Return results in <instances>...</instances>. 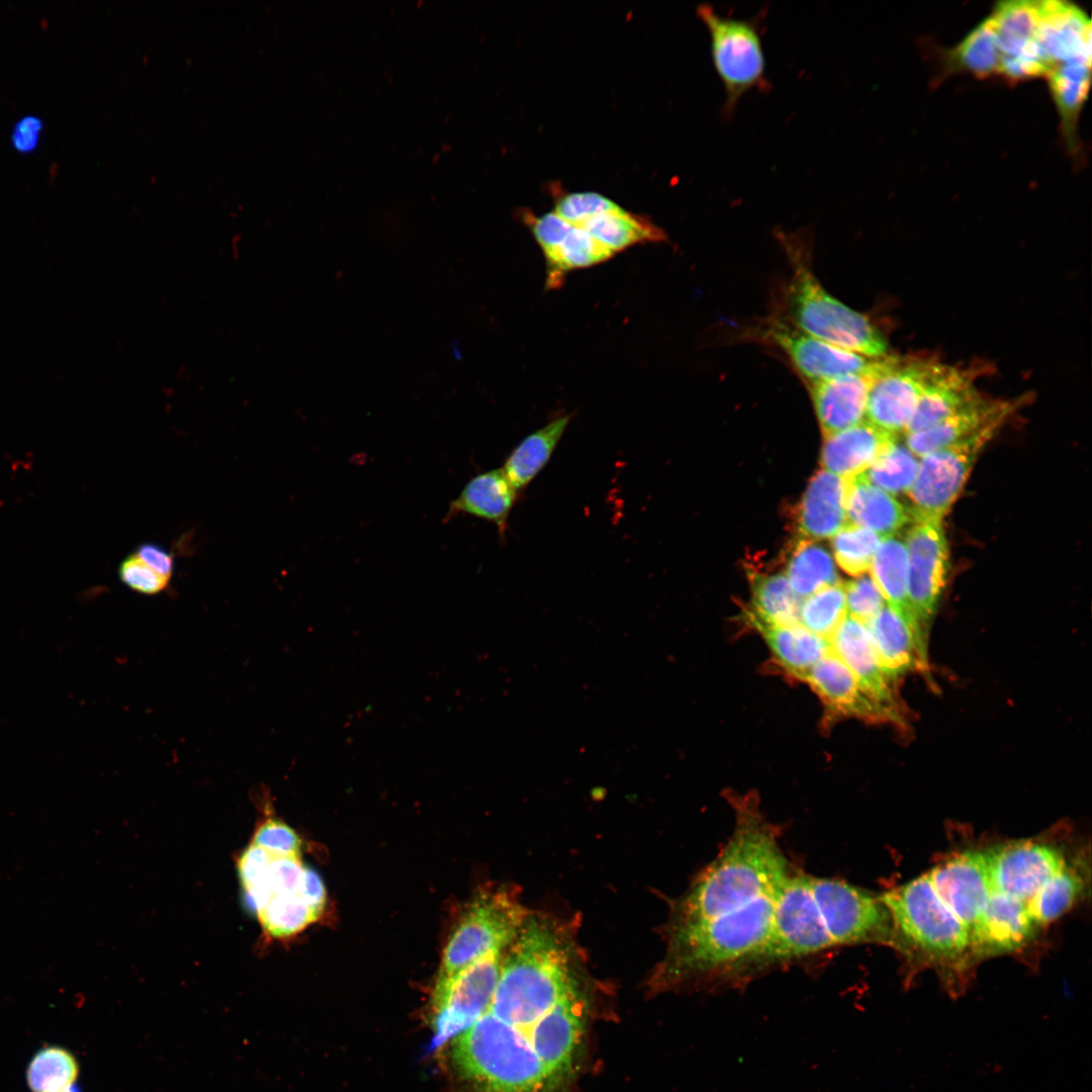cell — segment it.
<instances>
[{
  "instance_id": "1",
  "label": "cell",
  "mask_w": 1092,
  "mask_h": 1092,
  "mask_svg": "<svg viewBox=\"0 0 1092 1092\" xmlns=\"http://www.w3.org/2000/svg\"><path fill=\"white\" fill-rule=\"evenodd\" d=\"M726 798L734 812L733 832L675 905L668 926L738 915L776 897L790 875L777 827L760 810L757 794L729 791Z\"/></svg>"
},
{
  "instance_id": "2",
  "label": "cell",
  "mask_w": 1092,
  "mask_h": 1092,
  "mask_svg": "<svg viewBox=\"0 0 1092 1092\" xmlns=\"http://www.w3.org/2000/svg\"><path fill=\"white\" fill-rule=\"evenodd\" d=\"M881 900L891 917L893 946L941 971L948 993L962 994L959 974L967 971L972 956L970 932L939 899L927 875L886 892Z\"/></svg>"
},
{
  "instance_id": "3",
  "label": "cell",
  "mask_w": 1092,
  "mask_h": 1092,
  "mask_svg": "<svg viewBox=\"0 0 1092 1092\" xmlns=\"http://www.w3.org/2000/svg\"><path fill=\"white\" fill-rule=\"evenodd\" d=\"M450 1040L452 1067L475 1092H556L560 1080L519 1048L509 1025L489 1011Z\"/></svg>"
},
{
  "instance_id": "4",
  "label": "cell",
  "mask_w": 1092,
  "mask_h": 1092,
  "mask_svg": "<svg viewBox=\"0 0 1092 1092\" xmlns=\"http://www.w3.org/2000/svg\"><path fill=\"white\" fill-rule=\"evenodd\" d=\"M792 274L785 293V321L828 344L870 358L887 356L883 333L864 314L831 295L815 277L801 243L782 234Z\"/></svg>"
},
{
  "instance_id": "5",
  "label": "cell",
  "mask_w": 1092,
  "mask_h": 1092,
  "mask_svg": "<svg viewBox=\"0 0 1092 1092\" xmlns=\"http://www.w3.org/2000/svg\"><path fill=\"white\" fill-rule=\"evenodd\" d=\"M696 11L710 36L713 66L725 92L721 112L728 120L747 92L755 89L768 91L770 88L760 16L739 18L722 15L709 3H701Z\"/></svg>"
},
{
  "instance_id": "6",
  "label": "cell",
  "mask_w": 1092,
  "mask_h": 1092,
  "mask_svg": "<svg viewBox=\"0 0 1092 1092\" xmlns=\"http://www.w3.org/2000/svg\"><path fill=\"white\" fill-rule=\"evenodd\" d=\"M530 912L510 887L479 891L449 936L437 980L455 975L489 951L505 950Z\"/></svg>"
},
{
  "instance_id": "7",
  "label": "cell",
  "mask_w": 1092,
  "mask_h": 1092,
  "mask_svg": "<svg viewBox=\"0 0 1092 1092\" xmlns=\"http://www.w3.org/2000/svg\"><path fill=\"white\" fill-rule=\"evenodd\" d=\"M824 916L813 895L810 875H789L774 909L769 936L746 964L739 982L776 962L801 958L833 947Z\"/></svg>"
},
{
  "instance_id": "8",
  "label": "cell",
  "mask_w": 1092,
  "mask_h": 1092,
  "mask_svg": "<svg viewBox=\"0 0 1092 1092\" xmlns=\"http://www.w3.org/2000/svg\"><path fill=\"white\" fill-rule=\"evenodd\" d=\"M1005 421H995L920 458L916 478L907 493L914 521L943 519L960 495L978 456Z\"/></svg>"
},
{
  "instance_id": "9",
  "label": "cell",
  "mask_w": 1092,
  "mask_h": 1092,
  "mask_svg": "<svg viewBox=\"0 0 1092 1092\" xmlns=\"http://www.w3.org/2000/svg\"><path fill=\"white\" fill-rule=\"evenodd\" d=\"M504 950H492L455 975L437 980L432 996L434 1040L439 1046L473 1024L487 1009Z\"/></svg>"
},
{
  "instance_id": "10",
  "label": "cell",
  "mask_w": 1092,
  "mask_h": 1092,
  "mask_svg": "<svg viewBox=\"0 0 1092 1092\" xmlns=\"http://www.w3.org/2000/svg\"><path fill=\"white\" fill-rule=\"evenodd\" d=\"M937 362L884 356L874 375L864 420L898 435L904 433Z\"/></svg>"
},
{
  "instance_id": "11",
  "label": "cell",
  "mask_w": 1092,
  "mask_h": 1092,
  "mask_svg": "<svg viewBox=\"0 0 1092 1092\" xmlns=\"http://www.w3.org/2000/svg\"><path fill=\"white\" fill-rule=\"evenodd\" d=\"M905 545L908 555V597L923 635L935 614L946 583L948 548L942 520L914 521Z\"/></svg>"
},
{
  "instance_id": "12",
  "label": "cell",
  "mask_w": 1092,
  "mask_h": 1092,
  "mask_svg": "<svg viewBox=\"0 0 1092 1092\" xmlns=\"http://www.w3.org/2000/svg\"><path fill=\"white\" fill-rule=\"evenodd\" d=\"M757 334L782 351L807 383L864 372L878 359L823 342L778 316L764 323Z\"/></svg>"
},
{
  "instance_id": "13",
  "label": "cell",
  "mask_w": 1092,
  "mask_h": 1092,
  "mask_svg": "<svg viewBox=\"0 0 1092 1092\" xmlns=\"http://www.w3.org/2000/svg\"><path fill=\"white\" fill-rule=\"evenodd\" d=\"M985 853L993 892L1025 904L1067 864L1058 848L1040 841L1008 842Z\"/></svg>"
},
{
  "instance_id": "14",
  "label": "cell",
  "mask_w": 1092,
  "mask_h": 1092,
  "mask_svg": "<svg viewBox=\"0 0 1092 1092\" xmlns=\"http://www.w3.org/2000/svg\"><path fill=\"white\" fill-rule=\"evenodd\" d=\"M990 16L1001 58L999 75L1009 81L1046 77L1050 70L1037 42L1040 1L999 2Z\"/></svg>"
},
{
  "instance_id": "15",
  "label": "cell",
  "mask_w": 1092,
  "mask_h": 1092,
  "mask_svg": "<svg viewBox=\"0 0 1092 1092\" xmlns=\"http://www.w3.org/2000/svg\"><path fill=\"white\" fill-rule=\"evenodd\" d=\"M928 880L969 932L993 893L985 851H964L934 866Z\"/></svg>"
},
{
  "instance_id": "16",
  "label": "cell",
  "mask_w": 1092,
  "mask_h": 1092,
  "mask_svg": "<svg viewBox=\"0 0 1092 1092\" xmlns=\"http://www.w3.org/2000/svg\"><path fill=\"white\" fill-rule=\"evenodd\" d=\"M825 706L826 716L901 724L903 718L868 697L849 668L831 650L801 678Z\"/></svg>"
},
{
  "instance_id": "17",
  "label": "cell",
  "mask_w": 1092,
  "mask_h": 1092,
  "mask_svg": "<svg viewBox=\"0 0 1092 1092\" xmlns=\"http://www.w3.org/2000/svg\"><path fill=\"white\" fill-rule=\"evenodd\" d=\"M829 644L831 650L853 673L862 692L902 717L894 685L880 662L866 624L846 615Z\"/></svg>"
},
{
  "instance_id": "18",
  "label": "cell",
  "mask_w": 1092,
  "mask_h": 1092,
  "mask_svg": "<svg viewBox=\"0 0 1092 1092\" xmlns=\"http://www.w3.org/2000/svg\"><path fill=\"white\" fill-rule=\"evenodd\" d=\"M1036 927L1025 903L993 892L970 932L972 954L1018 949L1033 937Z\"/></svg>"
},
{
  "instance_id": "19",
  "label": "cell",
  "mask_w": 1092,
  "mask_h": 1092,
  "mask_svg": "<svg viewBox=\"0 0 1092 1092\" xmlns=\"http://www.w3.org/2000/svg\"><path fill=\"white\" fill-rule=\"evenodd\" d=\"M881 358L864 372L807 383L823 438L864 420L870 387Z\"/></svg>"
},
{
  "instance_id": "20",
  "label": "cell",
  "mask_w": 1092,
  "mask_h": 1092,
  "mask_svg": "<svg viewBox=\"0 0 1092 1092\" xmlns=\"http://www.w3.org/2000/svg\"><path fill=\"white\" fill-rule=\"evenodd\" d=\"M847 484V479L823 469L811 477L796 508L797 538L813 541L832 538L848 524Z\"/></svg>"
},
{
  "instance_id": "21",
  "label": "cell",
  "mask_w": 1092,
  "mask_h": 1092,
  "mask_svg": "<svg viewBox=\"0 0 1092 1092\" xmlns=\"http://www.w3.org/2000/svg\"><path fill=\"white\" fill-rule=\"evenodd\" d=\"M896 441L897 435L863 420L853 427L824 437L820 464L823 470L850 479L869 469Z\"/></svg>"
},
{
  "instance_id": "22",
  "label": "cell",
  "mask_w": 1092,
  "mask_h": 1092,
  "mask_svg": "<svg viewBox=\"0 0 1092 1092\" xmlns=\"http://www.w3.org/2000/svg\"><path fill=\"white\" fill-rule=\"evenodd\" d=\"M979 396L972 371L937 362L904 434L932 428Z\"/></svg>"
},
{
  "instance_id": "23",
  "label": "cell",
  "mask_w": 1092,
  "mask_h": 1092,
  "mask_svg": "<svg viewBox=\"0 0 1092 1092\" xmlns=\"http://www.w3.org/2000/svg\"><path fill=\"white\" fill-rule=\"evenodd\" d=\"M880 662L893 685L928 665L927 648L887 604L866 623Z\"/></svg>"
},
{
  "instance_id": "24",
  "label": "cell",
  "mask_w": 1092,
  "mask_h": 1092,
  "mask_svg": "<svg viewBox=\"0 0 1092 1092\" xmlns=\"http://www.w3.org/2000/svg\"><path fill=\"white\" fill-rule=\"evenodd\" d=\"M1020 400H993L979 396L973 402L927 430L905 435V444L918 458L959 442L985 426L1007 420Z\"/></svg>"
},
{
  "instance_id": "25",
  "label": "cell",
  "mask_w": 1092,
  "mask_h": 1092,
  "mask_svg": "<svg viewBox=\"0 0 1092 1092\" xmlns=\"http://www.w3.org/2000/svg\"><path fill=\"white\" fill-rule=\"evenodd\" d=\"M519 493L502 468L483 471L473 476L450 504L447 518L467 514L494 524L505 537L513 508Z\"/></svg>"
},
{
  "instance_id": "26",
  "label": "cell",
  "mask_w": 1092,
  "mask_h": 1092,
  "mask_svg": "<svg viewBox=\"0 0 1092 1092\" xmlns=\"http://www.w3.org/2000/svg\"><path fill=\"white\" fill-rule=\"evenodd\" d=\"M871 577L886 604L913 630L927 648V641L912 611L908 597V555L905 542L896 536L881 540L874 555Z\"/></svg>"
},
{
  "instance_id": "27",
  "label": "cell",
  "mask_w": 1092,
  "mask_h": 1092,
  "mask_svg": "<svg viewBox=\"0 0 1092 1092\" xmlns=\"http://www.w3.org/2000/svg\"><path fill=\"white\" fill-rule=\"evenodd\" d=\"M847 480L848 523L869 529L883 539L895 536L910 522L909 510L895 496L870 483L862 474Z\"/></svg>"
},
{
  "instance_id": "28",
  "label": "cell",
  "mask_w": 1092,
  "mask_h": 1092,
  "mask_svg": "<svg viewBox=\"0 0 1092 1092\" xmlns=\"http://www.w3.org/2000/svg\"><path fill=\"white\" fill-rule=\"evenodd\" d=\"M744 616V615H743ZM751 628L766 642L777 663L796 679L803 675L830 650L827 640L802 625L784 627L744 616Z\"/></svg>"
},
{
  "instance_id": "29",
  "label": "cell",
  "mask_w": 1092,
  "mask_h": 1092,
  "mask_svg": "<svg viewBox=\"0 0 1092 1092\" xmlns=\"http://www.w3.org/2000/svg\"><path fill=\"white\" fill-rule=\"evenodd\" d=\"M572 414H563L527 435L508 455L502 467L518 491H523L544 469L565 433Z\"/></svg>"
},
{
  "instance_id": "30",
  "label": "cell",
  "mask_w": 1092,
  "mask_h": 1092,
  "mask_svg": "<svg viewBox=\"0 0 1092 1092\" xmlns=\"http://www.w3.org/2000/svg\"><path fill=\"white\" fill-rule=\"evenodd\" d=\"M751 602L743 615L784 627L800 624L803 599L791 587L786 574L749 572Z\"/></svg>"
},
{
  "instance_id": "31",
  "label": "cell",
  "mask_w": 1092,
  "mask_h": 1092,
  "mask_svg": "<svg viewBox=\"0 0 1092 1092\" xmlns=\"http://www.w3.org/2000/svg\"><path fill=\"white\" fill-rule=\"evenodd\" d=\"M576 228L588 233L614 254L634 245L666 240L663 230L651 220L629 212L620 205Z\"/></svg>"
},
{
  "instance_id": "32",
  "label": "cell",
  "mask_w": 1092,
  "mask_h": 1092,
  "mask_svg": "<svg viewBox=\"0 0 1092 1092\" xmlns=\"http://www.w3.org/2000/svg\"><path fill=\"white\" fill-rule=\"evenodd\" d=\"M790 550L785 574L800 598L841 581L830 552L821 543L797 538Z\"/></svg>"
},
{
  "instance_id": "33",
  "label": "cell",
  "mask_w": 1092,
  "mask_h": 1092,
  "mask_svg": "<svg viewBox=\"0 0 1092 1092\" xmlns=\"http://www.w3.org/2000/svg\"><path fill=\"white\" fill-rule=\"evenodd\" d=\"M615 254L585 231L571 225L561 242L544 255L547 265L549 288H557L564 275L574 269L592 267L612 258Z\"/></svg>"
},
{
  "instance_id": "34",
  "label": "cell",
  "mask_w": 1092,
  "mask_h": 1092,
  "mask_svg": "<svg viewBox=\"0 0 1092 1092\" xmlns=\"http://www.w3.org/2000/svg\"><path fill=\"white\" fill-rule=\"evenodd\" d=\"M1090 71L1091 60L1074 61L1057 66L1046 77L1071 147H1075L1076 120L1087 96Z\"/></svg>"
},
{
  "instance_id": "35",
  "label": "cell",
  "mask_w": 1092,
  "mask_h": 1092,
  "mask_svg": "<svg viewBox=\"0 0 1092 1092\" xmlns=\"http://www.w3.org/2000/svg\"><path fill=\"white\" fill-rule=\"evenodd\" d=\"M952 68L967 71L979 78L999 75L1001 58L991 16L979 23L950 52Z\"/></svg>"
},
{
  "instance_id": "36",
  "label": "cell",
  "mask_w": 1092,
  "mask_h": 1092,
  "mask_svg": "<svg viewBox=\"0 0 1092 1092\" xmlns=\"http://www.w3.org/2000/svg\"><path fill=\"white\" fill-rule=\"evenodd\" d=\"M1082 890V878L1066 864L1037 891L1026 906L1036 925H1043L1067 912Z\"/></svg>"
},
{
  "instance_id": "37",
  "label": "cell",
  "mask_w": 1092,
  "mask_h": 1092,
  "mask_svg": "<svg viewBox=\"0 0 1092 1092\" xmlns=\"http://www.w3.org/2000/svg\"><path fill=\"white\" fill-rule=\"evenodd\" d=\"M919 460L906 446L894 442L862 476L893 496L907 494L916 478Z\"/></svg>"
},
{
  "instance_id": "38",
  "label": "cell",
  "mask_w": 1092,
  "mask_h": 1092,
  "mask_svg": "<svg viewBox=\"0 0 1092 1092\" xmlns=\"http://www.w3.org/2000/svg\"><path fill=\"white\" fill-rule=\"evenodd\" d=\"M846 615L845 592L843 582L840 581L803 599L800 624L829 642Z\"/></svg>"
},
{
  "instance_id": "39",
  "label": "cell",
  "mask_w": 1092,
  "mask_h": 1092,
  "mask_svg": "<svg viewBox=\"0 0 1092 1092\" xmlns=\"http://www.w3.org/2000/svg\"><path fill=\"white\" fill-rule=\"evenodd\" d=\"M79 1066L74 1056L61 1046H47L31 1059L26 1080L33 1092H58L74 1083Z\"/></svg>"
},
{
  "instance_id": "40",
  "label": "cell",
  "mask_w": 1092,
  "mask_h": 1092,
  "mask_svg": "<svg viewBox=\"0 0 1092 1092\" xmlns=\"http://www.w3.org/2000/svg\"><path fill=\"white\" fill-rule=\"evenodd\" d=\"M257 916L267 934L275 938L292 936L317 919L299 893L272 897Z\"/></svg>"
},
{
  "instance_id": "41",
  "label": "cell",
  "mask_w": 1092,
  "mask_h": 1092,
  "mask_svg": "<svg viewBox=\"0 0 1092 1092\" xmlns=\"http://www.w3.org/2000/svg\"><path fill=\"white\" fill-rule=\"evenodd\" d=\"M881 540L875 532L848 523L831 538V546L841 569L856 577L870 570Z\"/></svg>"
},
{
  "instance_id": "42",
  "label": "cell",
  "mask_w": 1092,
  "mask_h": 1092,
  "mask_svg": "<svg viewBox=\"0 0 1092 1092\" xmlns=\"http://www.w3.org/2000/svg\"><path fill=\"white\" fill-rule=\"evenodd\" d=\"M259 799L263 819L256 826L252 842L274 855L299 856L301 840L286 823L272 814L271 800L266 792Z\"/></svg>"
},
{
  "instance_id": "43",
  "label": "cell",
  "mask_w": 1092,
  "mask_h": 1092,
  "mask_svg": "<svg viewBox=\"0 0 1092 1092\" xmlns=\"http://www.w3.org/2000/svg\"><path fill=\"white\" fill-rule=\"evenodd\" d=\"M617 206L616 202L602 194L575 192L559 198L553 211L569 224L579 226L586 220Z\"/></svg>"
},
{
  "instance_id": "44",
  "label": "cell",
  "mask_w": 1092,
  "mask_h": 1092,
  "mask_svg": "<svg viewBox=\"0 0 1092 1092\" xmlns=\"http://www.w3.org/2000/svg\"><path fill=\"white\" fill-rule=\"evenodd\" d=\"M847 615L867 623L886 602L871 575L862 574L843 582Z\"/></svg>"
},
{
  "instance_id": "45",
  "label": "cell",
  "mask_w": 1092,
  "mask_h": 1092,
  "mask_svg": "<svg viewBox=\"0 0 1092 1092\" xmlns=\"http://www.w3.org/2000/svg\"><path fill=\"white\" fill-rule=\"evenodd\" d=\"M120 580L130 589L143 595H157L165 590L170 579L159 574L134 553L127 556L118 569Z\"/></svg>"
},
{
  "instance_id": "46",
  "label": "cell",
  "mask_w": 1092,
  "mask_h": 1092,
  "mask_svg": "<svg viewBox=\"0 0 1092 1092\" xmlns=\"http://www.w3.org/2000/svg\"><path fill=\"white\" fill-rule=\"evenodd\" d=\"M526 217L530 218L528 224L544 255L555 248L571 228V224L554 211L541 216Z\"/></svg>"
},
{
  "instance_id": "47",
  "label": "cell",
  "mask_w": 1092,
  "mask_h": 1092,
  "mask_svg": "<svg viewBox=\"0 0 1092 1092\" xmlns=\"http://www.w3.org/2000/svg\"><path fill=\"white\" fill-rule=\"evenodd\" d=\"M271 859V853L251 843L239 856L237 867L243 890L260 881Z\"/></svg>"
},
{
  "instance_id": "48",
  "label": "cell",
  "mask_w": 1092,
  "mask_h": 1092,
  "mask_svg": "<svg viewBox=\"0 0 1092 1092\" xmlns=\"http://www.w3.org/2000/svg\"><path fill=\"white\" fill-rule=\"evenodd\" d=\"M43 121L40 117L27 114L15 122L10 133V143L19 154H30L38 146Z\"/></svg>"
},
{
  "instance_id": "49",
  "label": "cell",
  "mask_w": 1092,
  "mask_h": 1092,
  "mask_svg": "<svg viewBox=\"0 0 1092 1092\" xmlns=\"http://www.w3.org/2000/svg\"><path fill=\"white\" fill-rule=\"evenodd\" d=\"M299 895L318 918L326 902L324 883L312 869L304 867Z\"/></svg>"
},
{
  "instance_id": "50",
  "label": "cell",
  "mask_w": 1092,
  "mask_h": 1092,
  "mask_svg": "<svg viewBox=\"0 0 1092 1092\" xmlns=\"http://www.w3.org/2000/svg\"><path fill=\"white\" fill-rule=\"evenodd\" d=\"M134 554L156 572L171 578L174 559L167 550L155 543H144L138 547Z\"/></svg>"
},
{
  "instance_id": "51",
  "label": "cell",
  "mask_w": 1092,
  "mask_h": 1092,
  "mask_svg": "<svg viewBox=\"0 0 1092 1092\" xmlns=\"http://www.w3.org/2000/svg\"><path fill=\"white\" fill-rule=\"evenodd\" d=\"M58 1092H82V1091L77 1085L72 1084V1085H70V1086H68V1087H66V1088H64V1089H62V1090H60Z\"/></svg>"
}]
</instances>
